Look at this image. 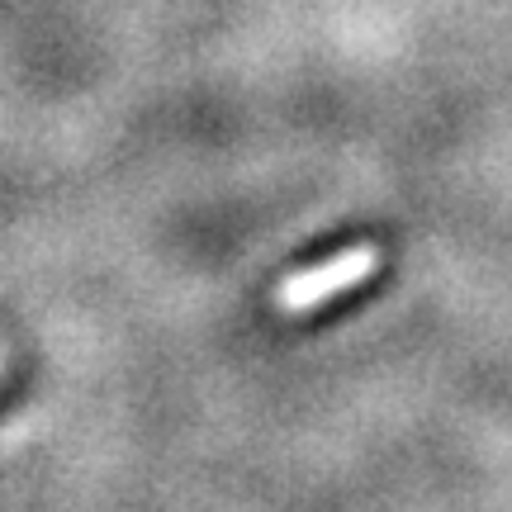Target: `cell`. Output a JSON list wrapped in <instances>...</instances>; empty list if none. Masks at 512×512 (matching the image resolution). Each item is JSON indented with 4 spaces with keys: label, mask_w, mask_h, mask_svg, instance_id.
Here are the masks:
<instances>
[{
    "label": "cell",
    "mask_w": 512,
    "mask_h": 512,
    "mask_svg": "<svg viewBox=\"0 0 512 512\" xmlns=\"http://www.w3.org/2000/svg\"><path fill=\"white\" fill-rule=\"evenodd\" d=\"M375 271H380V252H375V247H366V242H361V247H347V252L328 256L323 266H309V271L290 275V280L275 290V309L313 313V309H323L328 299H337V294L366 285Z\"/></svg>",
    "instance_id": "obj_1"
}]
</instances>
